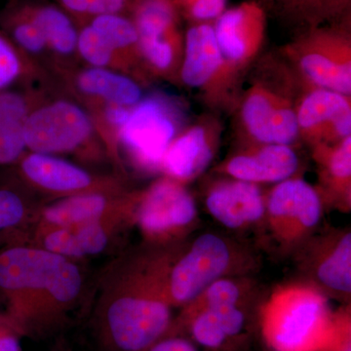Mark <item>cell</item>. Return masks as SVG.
Returning a JSON list of instances; mask_svg holds the SVG:
<instances>
[{"label":"cell","mask_w":351,"mask_h":351,"mask_svg":"<svg viewBox=\"0 0 351 351\" xmlns=\"http://www.w3.org/2000/svg\"><path fill=\"white\" fill-rule=\"evenodd\" d=\"M258 313L272 351H330L350 323V304L334 311L326 295L298 278L265 293Z\"/></svg>","instance_id":"6da1fadb"},{"label":"cell","mask_w":351,"mask_h":351,"mask_svg":"<svg viewBox=\"0 0 351 351\" xmlns=\"http://www.w3.org/2000/svg\"><path fill=\"white\" fill-rule=\"evenodd\" d=\"M178 249H156L141 258L126 290L107 311L113 345L121 351H147L167 332L172 321L168 276Z\"/></svg>","instance_id":"7a4b0ae2"},{"label":"cell","mask_w":351,"mask_h":351,"mask_svg":"<svg viewBox=\"0 0 351 351\" xmlns=\"http://www.w3.org/2000/svg\"><path fill=\"white\" fill-rule=\"evenodd\" d=\"M256 69L233 108L241 132L239 145L293 147L300 140L297 105L302 83L281 56L265 58Z\"/></svg>","instance_id":"3957f363"},{"label":"cell","mask_w":351,"mask_h":351,"mask_svg":"<svg viewBox=\"0 0 351 351\" xmlns=\"http://www.w3.org/2000/svg\"><path fill=\"white\" fill-rule=\"evenodd\" d=\"M262 267L263 252L251 240L217 232L201 233L184 244L171 265V304L184 307L215 281L255 276Z\"/></svg>","instance_id":"277c9868"},{"label":"cell","mask_w":351,"mask_h":351,"mask_svg":"<svg viewBox=\"0 0 351 351\" xmlns=\"http://www.w3.org/2000/svg\"><path fill=\"white\" fill-rule=\"evenodd\" d=\"M324 213L315 188L301 176L267 189L263 252L292 257L320 228Z\"/></svg>","instance_id":"5b68a950"},{"label":"cell","mask_w":351,"mask_h":351,"mask_svg":"<svg viewBox=\"0 0 351 351\" xmlns=\"http://www.w3.org/2000/svg\"><path fill=\"white\" fill-rule=\"evenodd\" d=\"M133 214L145 239L158 248L184 244L199 228L195 196L186 184L166 176L136 196Z\"/></svg>","instance_id":"8992f818"},{"label":"cell","mask_w":351,"mask_h":351,"mask_svg":"<svg viewBox=\"0 0 351 351\" xmlns=\"http://www.w3.org/2000/svg\"><path fill=\"white\" fill-rule=\"evenodd\" d=\"M184 124L186 108L181 101L154 94L133 108L117 138L137 167L156 172L161 170L164 154Z\"/></svg>","instance_id":"52a82bcc"},{"label":"cell","mask_w":351,"mask_h":351,"mask_svg":"<svg viewBox=\"0 0 351 351\" xmlns=\"http://www.w3.org/2000/svg\"><path fill=\"white\" fill-rule=\"evenodd\" d=\"M82 283L80 270L63 256L27 247L0 252V290L9 297L45 290L55 301L69 302Z\"/></svg>","instance_id":"ba28073f"},{"label":"cell","mask_w":351,"mask_h":351,"mask_svg":"<svg viewBox=\"0 0 351 351\" xmlns=\"http://www.w3.org/2000/svg\"><path fill=\"white\" fill-rule=\"evenodd\" d=\"M298 279L329 300L350 304L351 228L320 226L290 258Z\"/></svg>","instance_id":"9c48e42d"},{"label":"cell","mask_w":351,"mask_h":351,"mask_svg":"<svg viewBox=\"0 0 351 351\" xmlns=\"http://www.w3.org/2000/svg\"><path fill=\"white\" fill-rule=\"evenodd\" d=\"M280 56L302 83L351 96V41L336 31L302 34Z\"/></svg>","instance_id":"30bf717a"},{"label":"cell","mask_w":351,"mask_h":351,"mask_svg":"<svg viewBox=\"0 0 351 351\" xmlns=\"http://www.w3.org/2000/svg\"><path fill=\"white\" fill-rule=\"evenodd\" d=\"M267 189L261 184L225 176L205 182L202 201L205 210L219 226L237 237L250 239L263 252ZM252 241V240H251Z\"/></svg>","instance_id":"8fae6325"},{"label":"cell","mask_w":351,"mask_h":351,"mask_svg":"<svg viewBox=\"0 0 351 351\" xmlns=\"http://www.w3.org/2000/svg\"><path fill=\"white\" fill-rule=\"evenodd\" d=\"M213 27L223 59L226 89L234 108L242 77L262 50L265 39L263 14L255 4H242L223 11Z\"/></svg>","instance_id":"7c38bea8"},{"label":"cell","mask_w":351,"mask_h":351,"mask_svg":"<svg viewBox=\"0 0 351 351\" xmlns=\"http://www.w3.org/2000/svg\"><path fill=\"white\" fill-rule=\"evenodd\" d=\"M132 21L137 29L143 64L154 75L179 80L184 39L176 32L169 0H141Z\"/></svg>","instance_id":"4fadbf2b"},{"label":"cell","mask_w":351,"mask_h":351,"mask_svg":"<svg viewBox=\"0 0 351 351\" xmlns=\"http://www.w3.org/2000/svg\"><path fill=\"white\" fill-rule=\"evenodd\" d=\"M179 80L184 86L197 91L212 110H233L213 25L200 23L186 32Z\"/></svg>","instance_id":"5bb4252c"},{"label":"cell","mask_w":351,"mask_h":351,"mask_svg":"<svg viewBox=\"0 0 351 351\" xmlns=\"http://www.w3.org/2000/svg\"><path fill=\"white\" fill-rule=\"evenodd\" d=\"M94 131L88 113L75 104L56 101L31 110L24 120L25 145L32 152L64 154L86 143Z\"/></svg>","instance_id":"9a60e30c"},{"label":"cell","mask_w":351,"mask_h":351,"mask_svg":"<svg viewBox=\"0 0 351 351\" xmlns=\"http://www.w3.org/2000/svg\"><path fill=\"white\" fill-rule=\"evenodd\" d=\"M223 122L215 113H205L188 124L174 138L162 159L161 170L175 181L188 184L199 179L218 154Z\"/></svg>","instance_id":"2e32d148"},{"label":"cell","mask_w":351,"mask_h":351,"mask_svg":"<svg viewBox=\"0 0 351 351\" xmlns=\"http://www.w3.org/2000/svg\"><path fill=\"white\" fill-rule=\"evenodd\" d=\"M297 122L299 138L309 147L341 142L351 136V96L302 83Z\"/></svg>","instance_id":"e0dca14e"},{"label":"cell","mask_w":351,"mask_h":351,"mask_svg":"<svg viewBox=\"0 0 351 351\" xmlns=\"http://www.w3.org/2000/svg\"><path fill=\"white\" fill-rule=\"evenodd\" d=\"M301 159L292 145L248 144L239 145L212 171L215 175L263 186L301 176Z\"/></svg>","instance_id":"ac0fdd59"},{"label":"cell","mask_w":351,"mask_h":351,"mask_svg":"<svg viewBox=\"0 0 351 351\" xmlns=\"http://www.w3.org/2000/svg\"><path fill=\"white\" fill-rule=\"evenodd\" d=\"M315 163V188L325 211H351V136L336 144L309 147Z\"/></svg>","instance_id":"d6986e66"},{"label":"cell","mask_w":351,"mask_h":351,"mask_svg":"<svg viewBox=\"0 0 351 351\" xmlns=\"http://www.w3.org/2000/svg\"><path fill=\"white\" fill-rule=\"evenodd\" d=\"M21 170L36 186L54 193H78L94 182L86 171L50 154L32 152L21 160Z\"/></svg>","instance_id":"ffe728a7"},{"label":"cell","mask_w":351,"mask_h":351,"mask_svg":"<svg viewBox=\"0 0 351 351\" xmlns=\"http://www.w3.org/2000/svg\"><path fill=\"white\" fill-rule=\"evenodd\" d=\"M75 84L87 96L122 107H136L144 98L142 88L133 78L112 69L94 66L85 69L76 76Z\"/></svg>","instance_id":"44dd1931"},{"label":"cell","mask_w":351,"mask_h":351,"mask_svg":"<svg viewBox=\"0 0 351 351\" xmlns=\"http://www.w3.org/2000/svg\"><path fill=\"white\" fill-rule=\"evenodd\" d=\"M265 294L255 276L226 277L210 284L184 306V313L223 306H257Z\"/></svg>","instance_id":"7402d4cb"},{"label":"cell","mask_w":351,"mask_h":351,"mask_svg":"<svg viewBox=\"0 0 351 351\" xmlns=\"http://www.w3.org/2000/svg\"><path fill=\"white\" fill-rule=\"evenodd\" d=\"M43 32L48 48L61 56L76 52L78 31L66 11L52 5H16Z\"/></svg>","instance_id":"603a6c76"},{"label":"cell","mask_w":351,"mask_h":351,"mask_svg":"<svg viewBox=\"0 0 351 351\" xmlns=\"http://www.w3.org/2000/svg\"><path fill=\"white\" fill-rule=\"evenodd\" d=\"M108 233L98 221L69 228H55L44 237L45 250L63 257L95 255L106 248Z\"/></svg>","instance_id":"cb8c5ba5"},{"label":"cell","mask_w":351,"mask_h":351,"mask_svg":"<svg viewBox=\"0 0 351 351\" xmlns=\"http://www.w3.org/2000/svg\"><path fill=\"white\" fill-rule=\"evenodd\" d=\"M108 199L98 193L69 196L50 205L43 212L46 223L54 228H69L98 221L108 208Z\"/></svg>","instance_id":"d4e9b609"},{"label":"cell","mask_w":351,"mask_h":351,"mask_svg":"<svg viewBox=\"0 0 351 351\" xmlns=\"http://www.w3.org/2000/svg\"><path fill=\"white\" fill-rule=\"evenodd\" d=\"M117 54H125L134 62H143L138 50V32L133 21L121 14H104L88 21Z\"/></svg>","instance_id":"484cf974"},{"label":"cell","mask_w":351,"mask_h":351,"mask_svg":"<svg viewBox=\"0 0 351 351\" xmlns=\"http://www.w3.org/2000/svg\"><path fill=\"white\" fill-rule=\"evenodd\" d=\"M76 51L80 56L94 68L114 66L119 62V54L113 50L103 36L91 25L87 24L78 32Z\"/></svg>","instance_id":"4316f807"},{"label":"cell","mask_w":351,"mask_h":351,"mask_svg":"<svg viewBox=\"0 0 351 351\" xmlns=\"http://www.w3.org/2000/svg\"><path fill=\"white\" fill-rule=\"evenodd\" d=\"M184 318L188 321L193 339L207 350H219L230 339L217 316L209 309L184 314Z\"/></svg>","instance_id":"83f0119b"},{"label":"cell","mask_w":351,"mask_h":351,"mask_svg":"<svg viewBox=\"0 0 351 351\" xmlns=\"http://www.w3.org/2000/svg\"><path fill=\"white\" fill-rule=\"evenodd\" d=\"M24 73L25 64L19 51L0 32V92L9 90Z\"/></svg>","instance_id":"f1b7e54d"},{"label":"cell","mask_w":351,"mask_h":351,"mask_svg":"<svg viewBox=\"0 0 351 351\" xmlns=\"http://www.w3.org/2000/svg\"><path fill=\"white\" fill-rule=\"evenodd\" d=\"M55 2L66 13L89 20L104 14H121L128 0H55Z\"/></svg>","instance_id":"f546056e"},{"label":"cell","mask_w":351,"mask_h":351,"mask_svg":"<svg viewBox=\"0 0 351 351\" xmlns=\"http://www.w3.org/2000/svg\"><path fill=\"white\" fill-rule=\"evenodd\" d=\"M25 214L24 200L12 189L0 186V233L19 225Z\"/></svg>","instance_id":"4dcf8cb0"},{"label":"cell","mask_w":351,"mask_h":351,"mask_svg":"<svg viewBox=\"0 0 351 351\" xmlns=\"http://www.w3.org/2000/svg\"><path fill=\"white\" fill-rule=\"evenodd\" d=\"M193 19L209 21L218 18L225 11L226 0H184Z\"/></svg>","instance_id":"1f68e13d"},{"label":"cell","mask_w":351,"mask_h":351,"mask_svg":"<svg viewBox=\"0 0 351 351\" xmlns=\"http://www.w3.org/2000/svg\"><path fill=\"white\" fill-rule=\"evenodd\" d=\"M103 119L105 123L112 127L113 132H117L119 137V131L126 123L130 117L133 108L122 107V106L114 105V104L104 103Z\"/></svg>","instance_id":"d6a6232c"},{"label":"cell","mask_w":351,"mask_h":351,"mask_svg":"<svg viewBox=\"0 0 351 351\" xmlns=\"http://www.w3.org/2000/svg\"><path fill=\"white\" fill-rule=\"evenodd\" d=\"M147 351H198L196 346L189 339L169 338L159 339Z\"/></svg>","instance_id":"836d02e7"},{"label":"cell","mask_w":351,"mask_h":351,"mask_svg":"<svg viewBox=\"0 0 351 351\" xmlns=\"http://www.w3.org/2000/svg\"><path fill=\"white\" fill-rule=\"evenodd\" d=\"M2 331H0V335H1Z\"/></svg>","instance_id":"e575fe53"}]
</instances>
